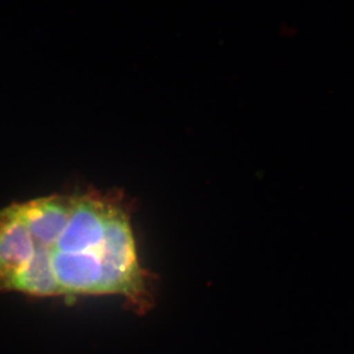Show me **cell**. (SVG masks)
I'll use <instances>...</instances> for the list:
<instances>
[{"mask_svg": "<svg viewBox=\"0 0 354 354\" xmlns=\"http://www.w3.org/2000/svg\"><path fill=\"white\" fill-rule=\"evenodd\" d=\"M48 251L62 295H99L102 249L82 253Z\"/></svg>", "mask_w": 354, "mask_h": 354, "instance_id": "obj_2", "label": "cell"}, {"mask_svg": "<svg viewBox=\"0 0 354 354\" xmlns=\"http://www.w3.org/2000/svg\"><path fill=\"white\" fill-rule=\"evenodd\" d=\"M34 252V243L16 204L0 209V292Z\"/></svg>", "mask_w": 354, "mask_h": 354, "instance_id": "obj_3", "label": "cell"}, {"mask_svg": "<svg viewBox=\"0 0 354 354\" xmlns=\"http://www.w3.org/2000/svg\"><path fill=\"white\" fill-rule=\"evenodd\" d=\"M4 291H17L37 297L62 295L46 247L34 244L32 257L9 281Z\"/></svg>", "mask_w": 354, "mask_h": 354, "instance_id": "obj_4", "label": "cell"}, {"mask_svg": "<svg viewBox=\"0 0 354 354\" xmlns=\"http://www.w3.org/2000/svg\"><path fill=\"white\" fill-rule=\"evenodd\" d=\"M102 270L99 295L124 297L127 306L139 315L153 308L152 276L140 264L130 212L121 201L114 208L106 228Z\"/></svg>", "mask_w": 354, "mask_h": 354, "instance_id": "obj_1", "label": "cell"}]
</instances>
